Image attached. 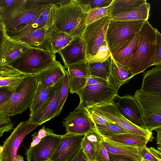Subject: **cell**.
I'll return each instance as SVG.
<instances>
[{
    "mask_svg": "<svg viewBox=\"0 0 161 161\" xmlns=\"http://www.w3.org/2000/svg\"><path fill=\"white\" fill-rule=\"evenodd\" d=\"M138 46L122 65L135 76L143 72L154 64L156 46L155 28L148 20L145 21L139 33Z\"/></svg>",
    "mask_w": 161,
    "mask_h": 161,
    "instance_id": "6da1fadb",
    "label": "cell"
},
{
    "mask_svg": "<svg viewBox=\"0 0 161 161\" xmlns=\"http://www.w3.org/2000/svg\"><path fill=\"white\" fill-rule=\"evenodd\" d=\"M87 13L77 0H70L59 6L54 26L74 38L82 37L87 25Z\"/></svg>",
    "mask_w": 161,
    "mask_h": 161,
    "instance_id": "7a4b0ae2",
    "label": "cell"
},
{
    "mask_svg": "<svg viewBox=\"0 0 161 161\" xmlns=\"http://www.w3.org/2000/svg\"><path fill=\"white\" fill-rule=\"evenodd\" d=\"M45 6L33 0H19L11 6L0 7V23L9 31L31 21L42 13Z\"/></svg>",
    "mask_w": 161,
    "mask_h": 161,
    "instance_id": "3957f363",
    "label": "cell"
},
{
    "mask_svg": "<svg viewBox=\"0 0 161 161\" xmlns=\"http://www.w3.org/2000/svg\"><path fill=\"white\" fill-rule=\"evenodd\" d=\"M34 75H28L12 93L9 99L0 106V113L9 116L20 114L31 105L37 86Z\"/></svg>",
    "mask_w": 161,
    "mask_h": 161,
    "instance_id": "277c9868",
    "label": "cell"
},
{
    "mask_svg": "<svg viewBox=\"0 0 161 161\" xmlns=\"http://www.w3.org/2000/svg\"><path fill=\"white\" fill-rule=\"evenodd\" d=\"M145 21H110L105 37L112 55L116 54L130 41Z\"/></svg>",
    "mask_w": 161,
    "mask_h": 161,
    "instance_id": "5b68a950",
    "label": "cell"
},
{
    "mask_svg": "<svg viewBox=\"0 0 161 161\" xmlns=\"http://www.w3.org/2000/svg\"><path fill=\"white\" fill-rule=\"evenodd\" d=\"M55 54L40 49L31 48L8 64L25 75H35L55 63Z\"/></svg>",
    "mask_w": 161,
    "mask_h": 161,
    "instance_id": "8992f818",
    "label": "cell"
},
{
    "mask_svg": "<svg viewBox=\"0 0 161 161\" xmlns=\"http://www.w3.org/2000/svg\"><path fill=\"white\" fill-rule=\"evenodd\" d=\"M140 105L147 129L150 131L161 126V95L139 89L133 96Z\"/></svg>",
    "mask_w": 161,
    "mask_h": 161,
    "instance_id": "52a82bcc",
    "label": "cell"
},
{
    "mask_svg": "<svg viewBox=\"0 0 161 161\" xmlns=\"http://www.w3.org/2000/svg\"><path fill=\"white\" fill-rule=\"evenodd\" d=\"M118 91L113 85H86L77 93L80 98L78 107L88 109L114 101Z\"/></svg>",
    "mask_w": 161,
    "mask_h": 161,
    "instance_id": "ba28073f",
    "label": "cell"
},
{
    "mask_svg": "<svg viewBox=\"0 0 161 161\" xmlns=\"http://www.w3.org/2000/svg\"><path fill=\"white\" fill-rule=\"evenodd\" d=\"M88 109L103 116L121 126L129 133L144 136L152 141L153 138L152 131L138 126L127 119L120 113L116 103L113 102L96 105Z\"/></svg>",
    "mask_w": 161,
    "mask_h": 161,
    "instance_id": "9c48e42d",
    "label": "cell"
},
{
    "mask_svg": "<svg viewBox=\"0 0 161 161\" xmlns=\"http://www.w3.org/2000/svg\"><path fill=\"white\" fill-rule=\"evenodd\" d=\"M38 126L27 121L20 122L0 146V161H16L18 149L24 139Z\"/></svg>",
    "mask_w": 161,
    "mask_h": 161,
    "instance_id": "30bf717a",
    "label": "cell"
},
{
    "mask_svg": "<svg viewBox=\"0 0 161 161\" xmlns=\"http://www.w3.org/2000/svg\"><path fill=\"white\" fill-rule=\"evenodd\" d=\"M66 133L84 135L95 127L88 109L77 107L62 122Z\"/></svg>",
    "mask_w": 161,
    "mask_h": 161,
    "instance_id": "8fae6325",
    "label": "cell"
},
{
    "mask_svg": "<svg viewBox=\"0 0 161 161\" xmlns=\"http://www.w3.org/2000/svg\"><path fill=\"white\" fill-rule=\"evenodd\" d=\"M112 17L106 16L87 25L82 37L86 44L87 55H94L105 40V34Z\"/></svg>",
    "mask_w": 161,
    "mask_h": 161,
    "instance_id": "7c38bea8",
    "label": "cell"
},
{
    "mask_svg": "<svg viewBox=\"0 0 161 161\" xmlns=\"http://www.w3.org/2000/svg\"><path fill=\"white\" fill-rule=\"evenodd\" d=\"M31 48L9 37L5 29H0V66L7 65Z\"/></svg>",
    "mask_w": 161,
    "mask_h": 161,
    "instance_id": "4fadbf2b",
    "label": "cell"
},
{
    "mask_svg": "<svg viewBox=\"0 0 161 161\" xmlns=\"http://www.w3.org/2000/svg\"><path fill=\"white\" fill-rule=\"evenodd\" d=\"M62 136L56 134L48 136L35 146L29 147L25 153L27 161H49Z\"/></svg>",
    "mask_w": 161,
    "mask_h": 161,
    "instance_id": "5bb4252c",
    "label": "cell"
},
{
    "mask_svg": "<svg viewBox=\"0 0 161 161\" xmlns=\"http://www.w3.org/2000/svg\"><path fill=\"white\" fill-rule=\"evenodd\" d=\"M84 136L66 133L62 135L49 161H70L81 147Z\"/></svg>",
    "mask_w": 161,
    "mask_h": 161,
    "instance_id": "9a60e30c",
    "label": "cell"
},
{
    "mask_svg": "<svg viewBox=\"0 0 161 161\" xmlns=\"http://www.w3.org/2000/svg\"><path fill=\"white\" fill-rule=\"evenodd\" d=\"M115 100L119 112L127 119L138 126L147 129L141 108L133 96L118 95Z\"/></svg>",
    "mask_w": 161,
    "mask_h": 161,
    "instance_id": "2e32d148",
    "label": "cell"
},
{
    "mask_svg": "<svg viewBox=\"0 0 161 161\" xmlns=\"http://www.w3.org/2000/svg\"><path fill=\"white\" fill-rule=\"evenodd\" d=\"M50 29L45 25L32 30L22 35L11 38L31 48L41 49L55 54L53 52L51 42Z\"/></svg>",
    "mask_w": 161,
    "mask_h": 161,
    "instance_id": "e0dca14e",
    "label": "cell"
},
{
    "mask_svg": "<svg viewBox=\"0 0 161 161\" xmlns=\"http://www.w3.org/2000/svg\"><path fill=\"white\" fill-rule=\"evenodd\" d=\"M86 44L82 37L74 38L73 40L58 53L67 68L70 65L86 60Z\"/></svg>",
    "mask_w": 161,
    "mask_h": 161,
    "instance_id": "ac0fdd59",
    "label": "cell"
},
{
    "mask_svg": "<svg viewBox=\"0 0 161 161\" xmlns=\"http://www.w3.org/2000/svg\"><path fill=\"white\" fill-rule=\"evenodd\" d=\"M63 80L58 84L44 104L36 112L29 116L28 122L40 125L53 119L58 103Z\"/></svg>",
    "mask_w": 161,
    "mask_h": 161,
    "instance_id": "d6986e66",
    "label": "cell"
},
{
    "mask_svg": "<svg viewBox=\"0 0 161 161\" xmlns=\"http://www.w3.org/2000/svg\"><path fill=\"white\" fill-rule=\"evenodd\" d=\"M28 75L8 65L0 66V88L12 93Z\"/></svg>",
    "mask_w": 161,
    "mask_h": 161,
    "instance_id": "ffe728a7",
    "label": "cell"
},
{
    "mask_svg": "<svg viewBox=\"0 0 161 161\" xmlns=\"http://www.w3.org/2000/svg\"><path fill=\"white\" fill-rule=\"evenodd\" d=\"M66 71L64 67L57 61L54 64L34 75L38 83L49 86L62 80Z\"/></svg>",
    "mask_w": 161,
    "mask_h": 161,
    "instance_id": "44dd1931",
    "label": "cell"
},
{
    "mask_svg": "<svg viewBox=\"0 0 161 161\" xmlns=\"http://www.w3.org/2000/svg\"><path fill=\"white\" fill-rule=\"evenodd\" d=\"M103 141L102 135L96 127L84 135L81 147L87 161H95L96 154Z\"/></svg>",
    "mask_w": 161,
    "mask_h": 161,
    "instance_id": "7402d4cb",
    "label": "cell"
},
{
    "mask_svg": "<svg viewBox=\"0 0 161 161\" xmlns=\"http://www.w3.org/2000/svg\"><path fill=\"white\" fill-rule=\"evenodd\" d=\"M140 89L148 93L161 95V65L147 71L143 75Z\"/></svg>",
    "mask_w": 161,
    "mask_h": 161,
    "instance_id": "603a6c76",
    "label": "cell"
},
{
    "mask_svg": "<svg viewBox=\"0 0 161 161\" xmlns=\"http://www.w3.org/2000/svg\"><path fill=\"white\" fill-rule=\"evenodd\" d=\"M103 144L109 154L126 158L134 161H141L138 148L119 144L110 142L102 135Z\"/></svg>",
    "mask_w": 161,
    "mask_h": 161,
    "instance_id": "cb8c5ba5",
    "label": "cell"
},
{
    "mask_svg": "<svg viewBox=\"0 0 161 161\" xmlns=\"http://www.w3.org/2000/svg\"><path fill=\"white\" fill-rule=\"evenodd\" d=\"M107 140L119 144L138 148L146 146L149 141L148 138L142 136L130 133L122 134L111 136H103Z\"/></svg>",
    "mask_w": 161,
    "mask_h": 161,
    "instance_id": "d4e9b609",
    "label": "cell"
},
{
    "mask_svg": "<svg viewBox=\"0 0 161 161\" xmlns=\"http://www.w3.org/2000/svg\"><path fill=\"white\" fill-rule=\"evenodd\" d=\"M111 58V76L110 81L118 90L119 88L134 76L128 69L115 61L112 55Z\"/></svg>",
    "mask_w": 161,
    "mask_h": 161,
    "instance_id": "484cf974",
    "label": "cell"
},
{
    "mask_svg": "<svg viewBox=\"0 0 161 161\" xmlns=\"http://www.w3.org/2000/svg\"><path fill=\"white\" fill-rule=\"evenodd\" d=\"M60 81L49 86H44L37 83V87L32 103L30 108L29 116L36 112L44 104L52 94L55 89Z\"/></svg>",
    "mask_w": 161,
    "mask_h": 161,
    "instance_id": "4316f807",
    "label": "cell"
},
{
    "mask_svg": "<svg viewBox=\"0 0 161 161\" xmlns=\"http://www.w3.org/2000/svg\"><path fill=\"white\" fill-rule=\"evenodd\" d=\"M150 8V4L146 2L132 11L112 16V19L115 21L148 20Z\"/></svg>",
    "mask_w": 161,
    "mask_h": 161,
    "instance_id": "83f0119b",
    "label": "cell"
},
{
    "mask_svg": "<svg viewBox=\"0 0 161 161\" xmlns=\"http://www.w3.org/2000/svg\"><path fill=\"white\" fill-rule=\"evenodd\" d=\"M41 14L42 13L35 16L31 21L27 23L7 31V35L11 38L18 36L32 30L45 26V24L41 18Z\"/></svg>",
    "mask_w": 161,
    "mask_h": 161,
    "instance_id": "f1b7e54d",
    "label": "cell"
},
{
    "mask_svg": "<svg viewBox=\"0 0 161 161\" xmlns=\"http://www.w3.org/2000/svg\"><path fill=\"white\" fill-rule=\"evenodd\" d=\"M50 38L53 52L59 53L74 39L69 34L57 30L53 26L50 30Z\"/></svg>",
    "mask_w": 161,
    "mask_h": 161,
    "instance_id": "f546056e",
    "label": "cell"
},
{
    "mask_svg": "<svg viewBox=\"0 0 161 161\" xmlns=\"http://www.w3.org/2000/svg\"><path fill=\"white\" fill-rule=\"evenodd\" d=\"M146 0H113L110 5L111 16L127 12L139 7Z\"/></svg>",
    "mask_w": 161,
    "mask_h": 161,
    "instance_id": "4dcf8cb0",
    "label": "cell"
},
{
    "mask_svg": "<svg viewBox=\"0 0 161 161\" xmlns=\"http://www.w3.org/2000/svg\"><path fill=\"white\" fill-rule=\"evenodd\" d=\"M88 68L90 77L100 78L111 82V56L102 62L89 63Z\"/></svg>",
    "mask_w": 161,
    "mask_h": 161,
    "instance_id": "1f68e13d",
    "label": "cell"
},
{
    "mask_svg": "<svg viewBox=\"0 0 161 161\" xmlns=\"http://www.w3.org/2000/svg\"><path fill=\"white\" fill-rule=\"evenodd\" d=\"M140 31L135 35L125 46L116 54L112 55L114 59L117 63L122 65L136 48L139 43Z\"/></svg>",
    "mask_w": 161,
    "mask_h": 161,
    "instance_id": "d6a6232c",
    "label": "cell"
},
{
    "mask_svg": "<svg viewBox=\"0 0 161 161\" xmlns=\"http://www.w3.org/2000/svg\"><path fill=\"white\" fill-rule=\"evenodd\" d=\"M89 63L87 60H85L69 65L67 70L69 77L86 78L90 77Z\"/></svg>",
    "mask_w": 161,
    "mask_h": 161,
    "instance_id": "836d02e7",
    "label": "cell"
},
{
    "mask_svg": "<svg viewBox=\"0 0 161 161\" xmlns=\"http://www.w3.org/2000/svg\"><path fill=\"white\" fill-rule=\"evenodd\" d=\"M69 77L66 71L63 78L58 105L53 116V119L59 114L68 95L69 90Z\"/></svg>",
    "mask_w": 161,
    "mask_h": 161,
    "instance_id": "e575fe53",
    "label": "cell"
},
{
    "mask_svg": "<svg viewBox=\"0 0 161 161\" xmlns=\"http://www.w3.org/2000/svg\"><path fill=\"white\" fill-rule=\"evenodd\" d=\"M111 55L105 38L96 54L94 55H86V59L90 63L102 62L108 59Z\"/></svg>",
    "mask_w": 161,
    "mask_h": 161,
    "instance_id": "d590c367",
    "label": "cell"
},
{
    "mask_svg": "<svg viewBox=\"0 0 161 161\" xmlns=\"http://www.w3.org/2000/svg\"><path fill=\"white\" fill-rule=\"evenodd\" d=\"M58 7L54 4H50L45 6L42 9L41 18L46 26L49 28L54 25Z\"/></svg>",
    "mask_w": 161,
    "mask_h": 161,
    "instance_id": "8d00e7d4",
    "label": "cell"
},
{
    "mask_svg": "<svg viewBox=\"0 0 161 161\" xmlns=\"http://www.w3.org/2000/svg\"><path fill=\"white\" fill-rule=\"evenodd\" d=\"M100 132L103 136H111L122 134L129 133L120 126L116 124L104 125L95 124Z\"/></svg>",
    "mask_w": 161,
    "mask_h": 161,
    "instance_id": "74e56055",
    "label": "cell"
},
{
    "mask_svg": "<svg viewBox=\"0 0 161 161\" xmlns=\"http://www.w3.org/2000/svg\"><path fill=\"white\" fill-rule=\"evenodd\" d=\"M83 10L87 13L90 10L110 5L113 0H77Z\"/></svg>",
    "mask_w": 161,
    "mask_h": 161,
    "instance_id": "f35d334b",
    "label": "cell"
},
{
    "mask_svg": "<svg viewBox=\"0 0 161 161\" xmlns=\"http://www.w3.org/2000/svg\"><path fill=\"white\" fill-rule=\"evenodd\" d=\"M110 6L97 8L90 10L87 13V24L88 25L106 16L110 15Z\"/></svg>",
    "mask_w": 161,
    "mask_h": 161,
    "instance_id": "ab89813d",
    "label": "cell"
},
{
    "mask_svg": "<svg viewBox=\"0 0 161 161\" xmlns=\"http://www.w3.org/2000/svg\"><path fill=\"white\" fill-rule=\"evenodd\" d=\"M86 79L83 77H69V92L71 94L77 93L86 86Z\"/></svg>",
    "mask_w": 161,
    "mask_h": 161,
    "instance_id": "60d3db41",
    "label": "cell"
},
{
    "mask_svg": "<svg viewBox=\"0 0 161 161\" xmlns=\"http://www.w3.org/2000/svg\"><path fill=\"white\" fill-rule=\"evenodd\" d=\"M13 124L10 116L0 113V136H3V133L8 132L13 129Z\"/></svg>",
    "mask_w": 161,
    "mask_h": 161,
    "instance_id": "b9f144b4",
    "label": "cell"
},
{
    "mask_svg": "<svg viewBox=\"0 0 161 161\" xmlns=\"http://www.w3.org/2000/svg\"><path fill=\"white\" fill-rule=\"evenodd\" d=\"M156 36V46L154 64L153 66L161 65V34L155 28Z\"/></svg>",
    "mask_w": 161,
    "mask_h": 161,
    "instance_id": "7bdbcfd3",
    "label": "cell"
},
{
    "mask_svg": "<svg viewBox=\"0 0 161 161\" xmlns=\"http://www.w3.org/2000/svg\"><path fill=\"white\" fill-rule=\"evenodd\" d=\"M94 123L98 124L107 125L115 124L104 116L95 112L88 109Z\"/></svg>",
    "mask_w": 161,
    "mask_h": 161,
    "instance_id": "ee69618b",
    "label": "cell"
},
{
    "mask_svg": "<svg viewBox=\"0 0 161 161\" xmlns=\"http://www.w3.org/2000/svg\"><path fill=\"white\" fill-rule=\"evenodd\" d=\"M94 161H110L109 153L103 142L96 154Z\"/></svg>",
    "mask_w": 161,
    "mask_h": 161,
    "instance_id": "f6af8a7d",
    "label": "cell"
},
{
    "mask_svg": "<svg viewBox=\"0 0 161 161\" xmlns=\"http://www.w3.org/2000/svg\"><path fill=\"white\" fill-rule=\"evenodd\" d=\"M138 153L140 157L150 161H158L156 158L148 150L146 146L138 148Z\"/></svg>",
    "mask_w": 161,
    "mask_h": 161,
    "instance_id": "bcb514c9",
    "label": "cell"
},
{
    "mask_svg": "<svg viewBox=\"0 0 161 161\" xmlns=\"http://www.w3.org/2000/svg\"><path fill=\"white\" fill-rule=\"evenodd\" d=\"M113 85L111 82L100 78L90 77L87 78L86 85Z\"/></svg>",
    "mask_w": 161,
    "mask_h": 161,
    "instance_id": "7dc6e473",
    "label": "cell"
},
{
    "mask_svg": "<svg viewBox=\"0 0 161 161\" xmlns=\"http://www.w3.org/2000/svg\"><path fill=\"white\" fill-rule=\"evenodd\" d=\"M12 93L6 89L0 88V106L6 102L10 98Z\"/></svg>",
    "mask_w": 161,
    "mask_h": 161,
    "instance_id": "c3c4849f",
    "label": "cell"
},
{
    "mask_svg": "<svg viewBox=\"0 0 161 161\" xmlns=\"http://www.w3.org/2000/svg\"><path fill=\"white\" fill-rule=\"evenodd\" d=\"M38 136L42 138H43L47 136L55 135L53 130L43 126L40 129L38 132Z\"/></svg>",
    "mask_w": 161,
    "mask_h": 161,
    "instance_id": "681fc988",
    "label": "cell"
},
{
    "mask_svg": "<svg viewBox=\"0 0 161 161\" xmlns=\"http://www.w3.org/2000/svg\"><path fill=\"white\" fill-rule=\"evenodd\" d=\"M70 161H87L83 152L81 147Z\"/></svg>",
    "mask_w": 161,
    "mask_h": 161,
    "instance_id": "f907efd6",
    "label": "cell"
},
{
    "mask_svg": "<svg viewBox=\"0 0 161 161\" xmlns=\"http://www.w3.org/2000/svg\"><path fill=\"white\" fill-rule=\"evenodd\" d=\"M154 130L157 133L156 138L157 149L161 153V126L156 128Z\"/></svg>",
    "mask_w": 161,
    "mask_h": 161,
    "instance_id": "816d5d0a",
    "label": "cell"
},
{
    "mask_svg": "<svg viewBox=\"0 0 161 161\" xmlns=\"http://www.w3.org/2000/svg\"><path fill=\"white\" fill-rule=\"evenodd\" d=\"M32 137V141L30 147H32L39 143L42 140V138L38 136V133L35 132L31 135Z\"/></svg>",
    "mask_w": 161,
    "mask_h": 161,
    "instance_id": "f5cc1de1",
    "label": "cell"
},
{
    "mask_svg": "<svg viewBox=\"0 0 161 161\" xmlns=\"http://www.w3.org/2000/svg\"><path fill=\"white\" fill-rule=\"evenodd\" d=\"M19 0H0V7L10 6L16 3Z\"/></svg>",
    "mask_w": 161,
    "mask_h": 161,
    "instance_id": "db71d44e",
    "label": "cell"
},
{
    "mask_svg": "<svg viewBox=\"0 0 161 161\" xmlns=\"http://www.w3.org/2000/svg\"><path fill=\"white\" fill-rule=\"evenodd\" d=\"M149 151L156 158L158 161H161V153L153 147H147Z\"/></svg>",
    "mask_w": 161,
    "mask_h": 161,
    "instance_id": "11a10c76",
    "label": "cell"
},
{
    "mask_svg": "<svg viewBox=\"0 0 161 161\" xmlns=\"http://www.w3.org/2000/svg\"><path fill=\"white\" fill-rule=\"evenodd\" d=\"M109 156L110 161H134L126 158L114 155L109 154Z\"/></svg>",
    "mask_w": 161,
    "mask_h": 161,
    "instance_id": "9f6ffc18",
    "label": "cell"
},
{
    "mask_svg": "<svg viewBox=\"0 0 161 161\" xmlns=\"http://www.w3.org/2000/svg\"><path fill=\"white\" fill-rule=\"evenodd\" d=\"M16 161H24L23 157L20 154H17L16 158Z\"/></svg>",
    "mask_w": 161,
    "mask_h": 161,
    "instance_id": "6f0895ef",
    "label": "cell"
},
{
    "mask_svg": "<svg viewBox=\"0 0 161 161\" xmlns=\"http://www.w3.org/2000/svg\"><path fill=\"white\" fill-rule=\"evenodd\" d=\"M141 161H150L148 160H147L144 159L143 158H142L141 159Z\"/></svg>",
    "mask_w": 161,
    "mask_h": 161,
    "instance_id": "680465c9",
    "label": "cell"
}]
</instances>
